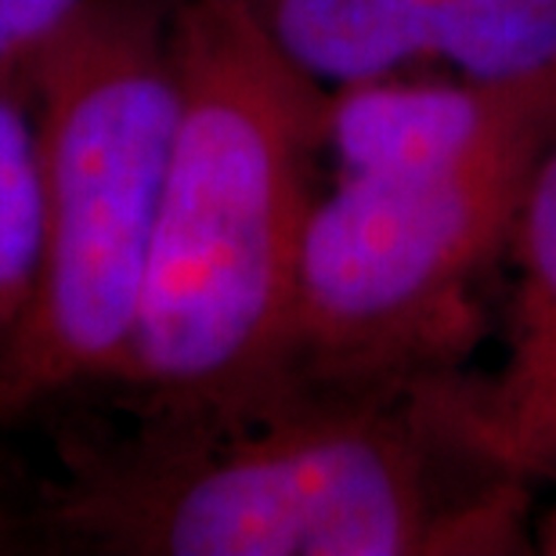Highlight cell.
Masks as SVG:
<instances>
[{"mask_svg": "<svg viewBox=\"0 0 556 556\" xmlns=\"http://www.w3.org/2000/svg\"><path fill=\"white\" fill-rule=\"evenodd\" d=\"M531 495L463 365L286 372L247 402L70 438L33 525L102 556H509L535 549Z\"/></svg>", "mask_w": 556, "mask_h": 556, "instance_id": "1", "label": "cell"}, {"mask_svg": "<svg viewBox=\"0 0 556 556\" xmlns=\"http://www.w3.org/2000/svg\"><path fill=\"white\" fill-rule=\"evenodd\" d=\"M181 0H84L26 54L43 181V264L0 365V427L127 362L170 166Z\"/></svg>", "mask_w": 556, "mask_h": 556, "instance_id": "3", "label": "cell"}, {"mask_svg": "<svg viewBox=\"0 0 556 556\" xmlns=\"http://www.w3.org/2000/svg\"><path fill=\"white\" fill-rule=\"evenodd\" d=\"M321 87L391 76L514 84L556 70V0H242Z\"/></svg>", "mask_w": 556, "mask_h": 556, "instance_id": "5", "label": "cell"}, {"mask_svg": "<svg viewBox=\"0 0 556 556\" xmlns=\"http://www.w3.org/2000/svg\"><path fill=\"white\" fill-rule=\"evenodd\" d=\"M177 113L149 271L116 391L135 413L236 405L286 372L329 87L242 0H181Z\"/></svg>", "mask_w": 556, "mask_h": 556, "instance_id": "2", "label": "cell"}, {"mask_svg": "<svg viewBox=\"0 0 556 556\" xmlns=\"http://www.w3.org/2000/svg\"><path fill=\"white\" fill-rule=\"evenodd\" d=\"M553 141L556 70L477 138L340 166L304 231L286 372L372 380L463 365L477 289L506 261Z\"/></svg>", "mask_w": 556, "mask_h": 556, "instance_id": "4", "label": "cell"}, {"mask_svg": "<svg viewBox=\"0 0 556 556\" xmlns=\"http://www.w3.org/2000/svg\"><path fill=\"white\" fill-rule=\"evenodd\" d=\"M535 542H539L535 549H542V553H553V556H556V506L549 509V517L542 520V528L535 531Z\"/></svg>", "mask_w": 556, "mask_h": 556, "instance_id": "9", "label": "cell"}, {"mask_svg": "<svg viewBox=\"0 0 556 556\" xmlns=\"http://www.w3.org/2000/svg\"><path fill=\"white\" fill-rule=\"evenodd\" d=\"M43 264V181L26 59L0 65V365L33 307Z\"/></svg>", "mask_w": 556, "mask_h": 556, "instance_id": "7", "label": "cell"}, {"mask_svg": "<svg viewBox=\"0 0 556 556\" xmlns=\"http://www.w3.org/2000/svg\"><path fill=\"white\" fill-rule=\"evenodd\" d=\"M0 539H8V528H4V517H0Z\"/></svg>", "mask_w": 556, "mask_h": 556, "instance_id": "10", "label": "cell"}, {"mask_svg": "<svg viewBox=\"0 0 556 556\" xmlns=\"http://www.w3.org/2000/svg\"><path fill=\"white\" fill-rule=\"evenodd\" d=\"M506 261V351L498 369L481 376V394L506 459L542 484L556 477V141L531 177Z\"/></svg>", "mask_w": 556, "mask_h": 556, "instance_id": "6", "label": "cell"}, {"mask_svg": "<svg viewBox=\"0 0 556 556\" xmlns=\"http://www.w3.org/2000/svg\"><path fill=\"white\" fill-rule=\"evenodd\" d=\"M84 0H0V65L18 62Z\"/></svg>", "mask_w": 556, "mask_h": 556, "instance_id": "8", "label": "cell"}]
</instances>
